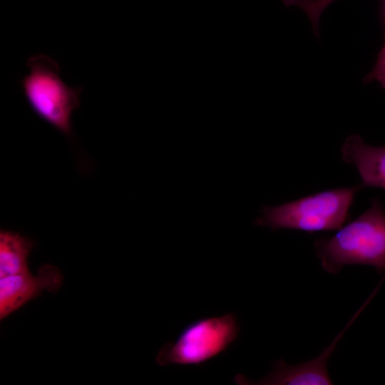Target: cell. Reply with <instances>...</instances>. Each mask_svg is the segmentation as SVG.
<instances>
[{"mask_svg":"<svg viewBox=\"0 0 385 385\" xmlns=\"http://www.w3.org/2000/svg\"><path fill=\"white\" fill-rule=\"evenodd\" d=\"M322 268L337 274L345 265H370L385 272V212L378 198L352 222L331 237L314 242Z\"/></svg>","mask_w":385,"mask_h":385,"instance_id":"obj_1","label":"cell"},{"mask_svg":"<svg viewBox=\"0 0 385 385\" xmlns=\"http://www.w3.org/2000/svg\"><path fill=\"white\" fill-rule=\"evenodd\" d=\"M361 183L312 194L277 206L264 205L255 220L257 226L272 230H297L308 233L338 230L349 218V211Z\"/></svg>","mask_w":385,"mask_h":385,"instance_id":"obj_2","label":"cell"},{"mask_svg":"<svg viewBox=\"0 0 385 385\" xmlns=\"http://www.w3.org/2000/svg\"><path fill=\"white\" fill-rule=\"evenodd\" d=\"M26 66L29 71L20 84L28 105L38 118L72 138L71 117L81 105L82 86H68L60 76L58 63L46 54L29 56Z\"/></svg>","mask_w":385,"mask_h":385,"instance_id":"obj_3","label":"cell"},{"mask_svg":"<svg viewBox=\"0 0 385 385\" xmlns=\"http://www.w3.org/2000/svg\"><path fill=\"white\" fill-rule=\"evenodd\" d=\"M240 326L234 313L199 319L188 324L174 342L165 344L155 358L160 366H199L227 350Z\"/></svg>","mask_w":385,"mask_h":385,"instance_id":"obj_4","label":"cell"},{"mask_svg":"<svg viewBox=\"0 0 385 385\" xmlns=\"http://www.w3.org/2000/svg\"><path fill=\"white\" fill-rule=\"evenodd\" d=\"M63 276L51 265H43L33 275L29 271L0 278V319H3L44 291L57 292Z\"/></svg>","mask_w":385,"mask_h":385,"instance_id":"obj_5","label":"cell"},{"mask_svg":"<svg viewBox=\"0 0 385 385\" xmlns=\"http://www.w3.org/2000/svg\"><path fill=\"white\" fill-rule=\"evenodd\" d=\"M337 339L317 357L304 363L289 365L282 360L274 363L272 371L260 380H249L237 375V384L259 385H321L332 384L327 370V361L335 349Z\"/></svg>","mask_w":385,"mask_h":385,"instance_id":"obj_6","label":"cell"},{"mask_svg":"<svg viewBox=\"0 0 385 385\" xmlns=\"http://www.w3.org/2000/svg\"><path fill=\"white\" fill-rule=\"evenodd\" d=\"M342 160L358 171L363 188L385 190V146L366 144L358 135L348 137L341 148Z\"/></svg>","mask_w":385,"mask_h":385,"instance_id":"obj_7","label":"cell"},{"mask_svg":"<svg viewBox=\"0 0 385 385\" xmlns=\"http://www.w3.org/2000/svg\"><path fill=\"white\" fill-rule=\"evenodd\" d=\"M33 241L11 231L0 232V278L29 271L28 257Z\"/></svg>","mask_w":385,"mask_h":385,"instance_id":"obj_8","label":"cell"},{"mask_svg":"<svg viewBox=\"0 0 385 385\" xmlns=\"http://www.w3.org/2000/svg\"><path fill=\"white\" fill-rule=\"evenodd\" d=\"M332 1L334 0H309V2L304 1L301 4L314 25H317L320 14Z\"/></svg>","mask_w":385,"mask_h":385,"instance_id":"obj_9","label":"cell"},{"mask_svg":"<svg viewBox=\"0 0 385 385\" xmlns=\"http://www.w3.org/2000/svg\"><path fill=\"white\" fill-rule=\"evenodd\" d=\"M385 17V6H384ZM369 80H376L385 88V44L379 54L378 61L369 76Z\"/></svg>","mask_w":385,"mask_h":385,"instance_id":"obj_10","label":"cell"}]
</instances>
